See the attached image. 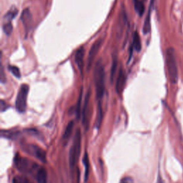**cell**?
Wrapping results in <instances>:
<instances>
[{
    "label": "cell",
    "mask_w": 183,
    "mask_h": 183,
    "mask_svg": "<svg viewBox=\"0 0 183 183\" xmlns=\"http://www.w3.org/2000/svg\"><path fill=\"white\" fill-rule=\"evenodd\" d=\"M96 97L98 103H102V99L105 92V71L102 59H99L96 63L94 70Z\"/></svg>",
    "instance_id": "obj_1"
},
{
    "label": "cell",
    "mask_w": 183,
    "mask_h": 183,
    "mask_svg": "<svg viewBox=\"0 0 183 183\" xmlns=\"http://www.w3.org/2000/svg\"><path fill=\"white\" fill-rule=\"evenodd\" d=\"M166 64L170 80L172 84H176L178 80V69L176 61L175 51L172 47L168 48L166 51Z\"/></svg>",
    "instance_id": "obj_2"
},
{
    "label": "cell",
    "mask_w": 183,
    "mask_h": 183,
    "mask_svg": "<svg viewBox=\"0 0 183 183\" xmlns=\"http://www.w3.org/2000/svg\"><path fill=\"white\" fill-rule=\"evenodd\" d=\"M81 143H82V135L81 131L79 129H77L75 132L73 143L71 146L69 154V162L71 168H73L75 166L76 163L78 160L79 154L81 150Z\"/></svg>",
    "instance_id": "obj_3"
},
{
    "label": "cell",
    "mask_w": 183,
    "mask_h": 183,
    "mask_svg": "<svg viewBox=\"0 0 183 183\" xmlns=\"http://www.w3.org/2000/svg\"><path fill=\"white\" fill-rule=\"evenodd\" d=\"M29 86L27 85H22L19 88L16 98L15 107L19 113H24L26 109V100H27Z\"/></svg>",
    "instance_id": "obj_4"
},
{
    "label": "cell",
    "mask_w": 183,
    "mask_h": 183,
    "mask_svg": "<svg viewBox=\"0 0 183 183\" xmlns=\"http://www.w3.org/2000/svg\"><path fill=\"white\" fill-rule=\"evenodd\" d=\"M15 165L19 171L24 173H30L35 170V169L38 168V165L31 162L29 159L21 157H16Z\"/></svg>",
    "instance_id": "obj_5"
},
{
    "label": "cell",
    "mask_w": 183,
    "mask_h": 183,
    "mask_svg": "<svg viewBox=\"0 0 183 183\" xmlns=\"http://www.w3.org/2000/svg\"><path fill=\"white\" fill-rule=\"evenodd\" d=\"M103 43V39L99 38V40L95 41V42L92 45L91 48H90V50L89 51L88 57H87V68L89 71L91 69L92 66V64H93L94 61H95L96 56L98 54V51L100 49L101 46Z\"/></svg>",
    "instance_id": "obj_6"
},
{
    "label": "cell",
    "mask_w": 183,
    "mask_h": 183,
    "mask_svg": "<svg viewBox=\"0 0 183 183\" xmlns=\"http://www.w3.org/2000/svg\"><path fill=\"white\" fill-rule=\"evenodd\" d=\"M27 152H29L32 155L35 156L39 160H40L42 162H47V154L43 149L41 147L37 146V145H30L26 146V149H25Z\"/></svg>",
    "instance_id": "obj_7"
},
{
    "label": "cell",
    "mask_w": 183,
    "mask_h": 183,
    "mask_svg": "<svg viewBox=\"0 0 183 183\" xmlns=\"http://www.w3.org/2000/svg\"><path fill=\"white\" fill-rule=\"evenodd\" d=\"M21 20L22 22L26 34H28L29 30L31 29L33 23L32 15L28 8H26L25 10H23L22 15H21Z\"/></svg>",
    "instance_id": "obj_8"
},
{
    "label": "cell",
    "mask_w": 183,
    "mask_h": 183,
    "mask_svg": "<svg viewBox=\"0 0 183 183\" xmlns=\"http://www.w3.org/2000/svg\"><path fill=\"white\" fill-rule=\"evenodd\" d=\"M126 74L124 72L123 69L120 68V71H119L118 76H117L116 85H115V90H116L117 93L118 95H122V92H123L124 88L125 87L126 84Z\"/></svg>",
    "instance_id": "obj_9"
},
{
    "label": "cell",
    "mask_w": 183,
    "mask_h": 183,
    "mask_svg": "<svg viewBox=\"0 0 183 183\" xmlns=\"http://www.w3.org/2000/svg\"><path fill=\"white\" fill-rule=\"evenodd\" d=\"M90 92H88L87 95L86 97H85V104L83 107L82 112V124L85 126V127L86 129L88 128V125H89V120H88V109H89V101H90Z\"/></svg>",
    "instance_id": "obj_10"
},
{
    "label": "cell",
    "mask_w": 183,
    "mask_h": 183,
    "mask_svg": "<svg viewBox=\"0 0 183 183\" xmlns=\"http://www.w3.org/2000/svg\"><path fill=\"white\" fill-rule=\"evenodd\" d=\"M85 48L84 47H80L79 49H78L77 51H76L75 54V62L77 64V65L79 67V70H80V72H82V68H83V60H84V57H85Z\"/></svg>",
    "instance_id": "obj_11"
},
{
    "label": "cell",
    "mask_w": 183,
    "mask_h": 183,
    "mask_svg": "<svg viewBox=\"0 0 183 183\" xmlns=\"http://www.w3.org/2000/svg\"><path fill=\"white\" fill-rule=\"evenodd\" d=\"M153 3H154V0H151L148 13H147V15L146 18H145V23H144L143 30V32H144V34H145V35H147V34H148L150 32L151 12H152V6H153Z\"/></svg>",
    "instance_id": "obj_12"
},
{
    "label": "cell",
    "mask_w": 183,
    "mask_h": 183,
    "mask_svg": "<svg viewBox=\"0 0 183 183\" xmlns=\"http://www.w3.org/2000/svg\"><path fill=\"white\" fill-rule=\"evenodd\" d=\"M74 128V122L73 121H71L67 125L66 129H65V132H64L63 137H62V141L64 145H66L67 143H68V140L70 138L71 134H72V131H73Z\"/></svg>",
    "instance_id": "obj_13"
},
{
    "label": "cell",
    "mask_w": 183,
    "mask_h": 183,
    "mask_svg": "<svg viewBox=\"0 0 183 183\" xmlns=\"http://www.w3.org/2000/svg\"><path fill=\"white\" fill-rule=\"evenodd\" d=\"M36 179L38 183H47V172L44 168H39L37 169Z\"/></svg>",
    "instance_id": "obj_14"
},
{
    "label": "cell",
    "mask_w": 183,
    "mask_h": 183,
    "mask_svg": "<svg viewBox=\"0 0 183 183\" xmlns=\"http://www.w3.org/2000/svg\"><path fill=\"white\" fill-rule=\"evenodd\" d=\"M132 46L134 48V49L137 51H140L142 49V44L141 40H140V37L139 34L137 31L133 33L132 36Z\"/></svg>",
    "instance_id": "obj_15"
},
{
    "label": "cell",
    "mask_w": 183,
    "mask_h": 183,
    "mask_svg": "<svg viewBox=\"0 0 183 183\" xmlns=\"http://www.w3.org/2000/svg\"><path fill=\"white\" fill-rule=\"evenodd\" d=\"M133 4H134V10L139 16L142 17L145 12V5L142 0H133Z\"/></svg>",
    "instance_id": "obj_16"
},
{
    "label": "cell",
    "mask_w": 183,
    "mask_h": 183,
    "mask_svg": "<svg viewBox=\"0 0 183 183\" xmlns=\"http://www.w3.org/2000/svg\"><path fill=\"white\" fill-rule=\"evenodd\" d=\"M103 117V110L102 107V103H98L97 106V120H96V127L97 129L99 128L101 123H102Z\"/></svg>",
    "instance_id": "obj_17"
},
{
    "label": "cell",
    "mask_w": 183,
    "mask_h": 183,
    "mask_svg": "<svg viewBox=\"0 0 183 183\" xmlns=\"http://www.w3.org/2000/svg\"><path fill=\"white\" fill-rule=\"evenodd\" d=\"M17 14H18V10L15 7H12L7 12V13L4 15V19L8 22H12V19H15Z\"/></svg>",
    "instance_id": "obj_18"
},
{
    "label": "cell",
    "mask_w": 183,
    "mask_h": 183,
    "mask_svg": "<svg viewBox=\"0 0 183 183\" xmlns=\"http://www.w3.org/2000/svg\"><path fill=\"white\" fill-rule=\"evenodd\" d=\"M83 164H84L85 166V181L87 182L88 179V176H89V168H90V162H89V157H88V154L87 152H85L84 157H83Z\"/></svg>",
    "instance_id": "obj_19"
},
{
    "label": "cell",
    "mask_w": 183,
    "mask_h": 183,
    "mask_svg": "<svg viewBox=\"0 0 183 183\" xmlns=\"http://www.w3.org/2000/svg\"><path fill=\"white\" fill-rule=\"evenodd\" d=\"M117 67V58L116 55H115V56L113 57L112 65L111 72H110V80H111L112 83L113 82L114 77H115V73H116Z\"/></svg>",
    "instance_id": "obj_20"
},
{
    "label": "cell",
    "mask_w": 183,
    "mask_h": 183,
    "mask_svg": "<svg viewBox=\"0 0 183 183\" xmlns=\"http://www.w3.org/2000/svg\"><path fill=\"white\" fill-rule=\"evenodd\" d=\"M3 31L4 34L7 36H10L11 35L12 31H13V26L11 22H7L3 25Z\"/></svg>",
    "instance_id": "obj_21"
},
{
    "label": "cell",
    "mask_w": 183,
    "mask_h": 183,
    "mask_svg": "<svg viewBox=\"0 0 183 183\" xmlns=\"http://www.w3.org/2000/svg\"><path fill=\"white\" fill-rule=\"evenodd\" d=\"M9 70L11 72V73L17 78L21 77V72L19 69L17 67L14 66V65H10L9 66Z\"/></svg>",
    "instance_id": "obj_22"
},
{
    "label": "cell",
    "mask_w": 183,
    "mask_h": 183,
    "mask_svg": "<svg viewBox=\"0 0 183 183\" xmlns=\"http://www.w3.org/2000/svg\"><path fill=\"white\" fill-rule=\"evenodd\" d=\"M82 90L80 95H79V99H78V102L77 104V110H76V113H77V119L79 118V116H80V109H81V100H82Z\"/></svg>",
    "instance_id": "obj_23"
},
{
    "label": "cell",
    "mask_w": 183,
    "mask_h": 183,
    "mask_svg": "<svg viewBox=\"0 0 183 183\" xmlns=\"http://www.w3.org/2000/svg\"><path fill=\"white\" fill-rule=\"evenodd\" d=\"M26 179L20 176H16L12 179V183H25Z\"/></svg>",
    "instance_id": "obj_24"
},
{
    "label": "cell",
    "mask_w": 183,
    "mask_h": 183,
    "mask_svg": "<svg viewBox=\"0 0 183 183\" xmlns=\"http://www.w3.org/2000/svg\"><path fill=\"white\" fill-rule=\"evenodd\" d=\"M120 183H134V180L131 177L127 176V177H124L123 178H122Z\"/></svg>",
    "instance_id": "obj_25"
},
{
    "label": "cell",
    "mask_w": 183,
    "mask_h": 183,
    "mask_svg": "<svg viewBox=\"0 0 183 183\" xmlns=\"http://www.w3.org/2000/svg\"><path fill=\"white\" fill-rule=\"evenodd\" d=\"M5 81H6V77H5V75H4V68H3V66L1 65V83H4Z\"/></svg>",
    "instance_id": "obj_26"
},
{
    "label": "cell",
    "mask_w": 183,
    "mask_h": 183,
    "mask_svg": "<svg viewBox=\"0 0 183 183\" xmlns=\"http://www.w3.org/2000/svg\"><path fill=\"white\" fill-rule=\"evenodd\" d=\"M8 107H9L7 104H6V102H4V100H1V111L3 112H4Z\"/></svg>",
    "instance_id": "obj_27"
},
{
    "label": "cell",
    "mask_w": 183,
    "mask_h": 183,
    "mask_svg": "<svg viewBox=\"0 0 183 183\" xmlns=\"http://www.w3.org/2000/svg\"><path fill=\"white\" fill-rule=\"evenodd\" d=\"M156 183H164V180H163L162 177L160 172H159V173H158V176H157V182Z\"/></svg>",
    "instance_id": "obj_28"
},
{
    "label": "cell",
    "mask_w": 183,
    "mask_h": 183,
    "mask_svg": "<svg viewBox=\"0 0 183 183\" xmlns=\"http://www.w3.org/2000/svg\"><path fill=\"white\" fill-rule=\"evenodd\" d=\"M25 183H31V182H29V181H27V179H26V182H25Z\"/></svg>",
    "instance_id": "obj_29"
},
{
    "label": "cell",
    "mask_w": 183,
    "mask_h": 183,
    "mask_svg": "<svg viewBox=\"0 0 183 183\" xmlns=\"http://www.w3.org/2000/svg\"><path fill=\"white\" fill-rule=\"evenodd\" d=\"M144 1H145V0H144Z\"/></svg>",
    "instance_id": "obj_30"
}]
</instances>
